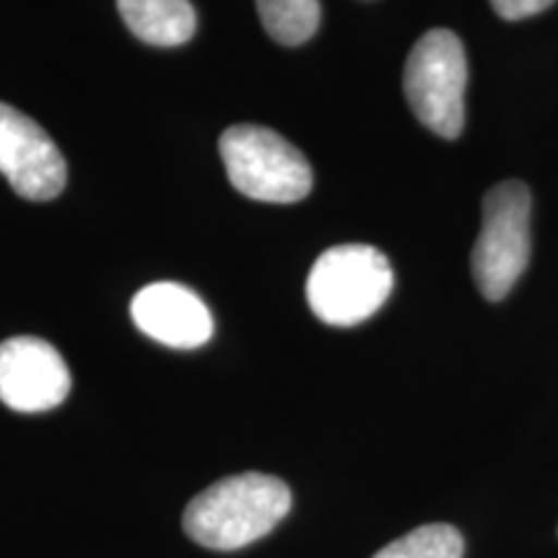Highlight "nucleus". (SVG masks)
Here are the masks:
<instances>
[{"mask_svg": "<svg viewBox=\"0 0 558 558\" xmlns=\"http://www.w3.org/2000/svg\"><path fill=\"white\" fill-rule=\"evenodd\" d=\"M292 507L288 484L267 473H239L213 484L190 501L186 535L213 550H239L275 530Z\"/></svg>", "mask_w": 558, "mask_h": 558, "instance_id": "f257e3e1", "label": "nucleus"}, {"mask_svg": "<svg viewBox=\"0 0 558 558\" xmlns=\"http://www.w3.org/2000/svg\"><path fill=\"white\" fill-rule=\"evenodd\" d=\"M393 290L388 256L367 243H344L318 256L305 295L316 318L329 326H357L375 316Z\"/></svg>", "mask_w": 558, "mask_h": 558, "instance_id": "f03ea898", "label": "nucleus"}, {"mask_svg": "<svg viewBox=\"0 0 558 558\" xmlns=\"http://www.w3.org/2000/svg\"><path fill=\"white\" fill-rule=\"evenodd\" d=\"M220 156L230 184L248 199L292 205L313 190L311 163L275 130L235 124L222 132Z\"/></svg>", "mask_w": 558, "mask_h": 558, "instance_id": "7ed1b4c3", "label": "nucleus"}, {"mask_svg": "<svg viewBox=\"0 0 558 558\" xmlns=\"http://www.w3.org/2000/svg\"><path fill=\"white\" fill-rule=\"evenodd\" d=\"M465 86L469 60L458 34L450 29L424 34L403 68V90L416 120L435 135L456 140L465 124Z\"/></svg>", "mask_w": 558, "mask_h": 558, "instance_id": "20e7f679", "label": "nucleus"}, {"mask_svg": "<svg viewBox=\"0 0 558 558\" xmlns=\"http://www.w3.org/2000/svg\"><path fill=\"white\" fill-rule=\"evenodd\" d=\"M533 197L522 181L509 179L486 192L484 220L471 254L473 282L492 303L507 298L530 262Z\"/></svg>", "mask_w": 558, "mask_h": 558, "instance_id": "39448f33", "label": "nucleus"}, {"mask_svg": "<svg viewBox=\"0 0 558 558\" xmlns=\"http://www.w3.org/2000/svg\"><path fill=\"white\" fill-rule=\"evenodd\" d=\"M0 173L24 199L47 202L65 190L68 166L54 140L24 111L0 101Z\"/></svg>", "mask_w": 558, "mask_h": 558, "instance_id": "423d86ee", "label": "nucleus"}, {"mask_svg": "<svg viewBox=\"0 0 558 558\" xmlns=\"http://www.w3.org/2000/svg\"><path fill=\"white\" fill-rule=\"evenodd\" d=\"M70 369L50 341L13 337L0 344V401L21 414L60 407L70 393Z\"/></svg>", "mask_w": 558, "mask_h": 558, "instance_id": "0eeeda50", "label": "nucleus"}, {"mask_svg": "<svg viewBox=\"0 0 558 558\" xmlns=\"http://www.w3.org/2000/svg\"><path fill=\"white\" fill-rule=\"evenodd\" d=\"M132 320L145 337L173 349H197L213 339V313L179 282H153L132 298Z\"/></svg>", "mask_w": 558, "mask_h": 558, "instance_id": "6e6552de", "label": "nucleus"}, {"mask_svg": "<svg viewBox=\"0 0 558 558\" xmlns=\"http://www.w3.org/2000/svg\"><path fill=\"white\" fill-rule=\"evenodd\" d=\"M117 9L128 29L153 47H179L197 29L190 0H117Z\"/></svg>", "mask_w": 558, "mask_h": 558, "instance_id": "1a4fd4ad", "label": "nucleus"}, {"mask_svg": "<svg viewBox=\"0 0 558 558\" xmlns=\"http://www.w3.org/2000/svg\"><path fill=\"white\" fill-rule=\"evenodd\" d=\"M259 19L269 37L284 47H298L318 32V0H256Z\"/></svg>", "mask_w": 558, "mask_h": 558, "instance_id": "9d476101", "label": "nucleus"}, {"mask_svg": "<svg viewBox=\"0 0 558 558\" xmlns=\"http://www.w3.org/2000/svg\"><path fill=\"white\" fill-rule=\"evenodd\" d=\"M463 535L452 525H424L388 543L373 558H463Z\"/></svg>", "mask_w": 558, "mask_h": 558, "instance_id": "9b49d317", "label": "nucleus"}, {"mask_svg": "<svg viewBox=\"0 0 558 558\" xmlns=\"http://www.w3.org/2000/svg\"><path fill=\"white\" fill-rule=\"evenodd\" d=\"M488 3L494 5V11H497L501 19L522 21L530 16H538V13L550 9L556 0H488Z\"/></svg>", "mask_w": 558, "mask_h": 558, "instance_id": "f8f14e48", "label": "nucleus"}]
</instances>
